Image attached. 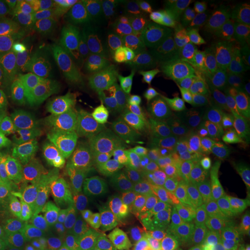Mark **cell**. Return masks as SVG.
Wrapping results in <instances>:
<instances>
[{
    "label": "cell",
    "instance_id": "ffe728a7",
    "mask_svg": "<svg viewBox=\"0 0 250 250\" xmlns=\"http://www.w3.org/2000/svg\"><path fill=\"white\" fill-rule=\"evenodd\" d=\"M121 250H177L171 243L159 241L149 236H136L131 243H128Z\"/></svg>",
    "mask_w": 250,
    "mask_h": 250
},
{
    "label": "cell",
    "instance_id": "44dd1931",
    "mask_svg": "<svg viewBox=\"0 0 250 250\" xmlns=\"http://www.w3.org/2000/svg\"><path fill=\"white\" fill-rule=\"evenodd\" d=\"M200 4L206 14L213 21H215L217 18L221 17L227 10L231 9L235 3L229 0H200Z\"/></svg>",
    "mask_w": 250,
    "mask_h": 250
},
{
    "label": "cell",
    "instance_id": "ba28073f",
    "mask_svg": "<svg viewBox=\"0 0 250 250\" xmlns=\"http://www.w3.org/2000/svg\"><path fill=\"white\" fill-rule=\"evenodd\" d=\"M72 104L53 103L27 107H0V168L35 150L46 123Z\"/></svg>",
    "mask_w": 250,
    "mask_h": 250
},
{
    "label": "cell",
    "instance_id": "8992f818",
    "mask_svg": "<svg viewBox=\"0 0 250 250\" xmlns=\"http://www.w3.org/2000/svg\"><path fill=\"white\" fill-rule=\"evenodd\" d=\"M200 53L217 74L250 72V13L235 3L200 38Z\"/></svg>",
    "mask_w": 250,
    "mask_h": 250
},
{
    "label": "cell",
    "instance_id": "ac0fdd59",
    "mask_svg": "<svg viewBox=\"0 0 250 250\" xmlns=\"http://www.w3.org/2000/svg\"><path fill=\"white\" fill-rule=\"evenodd\" d=\"M236 154L243 177L250 187V96L241 95L236 123Z\"/></svg>",
    "mask_w": 250,
    "mask_h": 250
},
{
    "label": "cell",
    "instance_id": "9a60e30c",
    "mask_svg": "<svg viewBox=\"0 0 250 250\" xmlns=\"http://www.w3.org/2000/svg\"><path fill=\"white\" fill-rule=\"evenodd\" d=\"M99 43L104 65L125 57L150 53H160L172 60L160 22L152 27L103 36Z\"/></svg>",
    "mask_w": 250,
    "mask_h": 250
},
{
    "label": "cell",
    "instance_id": "52a82bcc",
    "mask_svg": "<svg viewBox=\"0 0 250 250\" xmlns=\"http://www.w3.org/2000/svg\"><path fill=\"white\" fill-rule=\"evenodd\" d=\"M171 60L160 53L141 54L107 62L99 85L125 103H143L159 95L170 77Z\"/></svg>",
    "mask_w": 250,
    "mask_h": 250
},
{
    "label": "cell",
    "instance_id": "7c38bea8",
    "mask_svg": "<svg viewBox=\"0 0 250 250\" xmlns=\"http://www.w3.org/2000/svg\"><path fill=\"white\" fill-rule=\"evenodd\" d=\"M161 27L171 57L202 38L214 22L205 13L200 0H163Z\"/></svg>",
    "mask_w": 250,
    "mask_h": 250
},
{
    "label": "cell",
    "instance_id": "603a6c76",
    "mask_svg": "<svg viewBox=\"0 0 250 250\" xmlns=\"http://www.w3.org/2000/svg\"><path fill=\"white\" fill-rule=\"evenodd\" d=\"M36 250H64V248L62 246V243L50 233L49 236H46L45 239L41 242V245L36 248Z\"/></svg>",
    "mask_w": 250,
    "mask_h": 250
},
{
    "label": "cell",
    "instance_id": "3957f363",
    "mask_svg": "<svg viewBox=\"0 0 250 250\" xmlns=\"http://www.w3.org/2000/svg\"><path fill=\"white\" fill-rule=\"evenodd\" d=\"M156 193L141 157L113 150L96 161L83 203V215L121 232L143 236L156 218Z\"/></svg>",
    "mask_w": 250,
    "mask_h": 250
},
{
    "label": "cell",
    "instance_id": "4fadbf2b",
    "mask_svg": "<svg viewBox=\"0 0 250 250\" xmlns=\"http://www.w3.org/2000/svg\"><path fill=\"white\" fill-rule=\"evenodd\" d=\"M50 233L64 250H121L136 238L92 217L74 223L56 221Z\"/></svg>",
    "mask_w": 250,
    "mask_h": 250
},
{
    "label": "cell",
    "instance_id": "d4e9b609",
    "mask_svg": "<svg viewBox=\"0 0 250 250\" xmlns=\"http://www.w3.org/2000/svg\"><path fill=\"white\" fill-rule=\"evenodd\" d=\"M248 93H249V96H250V85H249V88H248V90H246Z\"/></svg>",
    "mask_w": 250,
    "mask_h": 250
},
{
    "label": "cell",
    "instance_id": "5b68a950",
    "mask_svg": "<svg viewBox=\"0 0 250 250\" xmlns=\"http://www.w3.org/2000/svg\"><path fill=\"white\" fill-rule=\"evenodd\" d=\"M47 64L16 52L0 53V107L72 104V90Z\"/></svg>",
    "mask_w": 250,
    "mask_h": 250
},
{
    "label": "cell",
    "instance_id": "2e32d148",
    "mask_svg": "<svg viewBox=\"0 0 250 250\" xmlns=\"http://www.w3.org/2000/svg\"><path fill=\"white\" fill-rule=\"evenodd\" d=\"M81 147L80 139L72 131L50 124L41 131L35 149L46 160H68Z\"/></svg>",
    "mask_w": 250,
    "mask_h": 250
},
{
    "label": "cell",
    "instance_id": "7a4b0ae2",
    "mask_svg": "<svg viewBox=\"0 0 250 250\" xmlns=\"http://www.w3.org/2000/svg\"><path fill=\"white\" fill-rule=\"evenodd\" d=\"M239 99L223 75L197 74L188 82L179 120V138L205 160L232 199H242L250 189L236 154Z\"/></svg>",
    "mask_w": 250,
    "mask_h": 250
},
{
    "label": "cell",
    "instance_id": "7402d4cb",
    "mask_svg": "<svg viewBox=\"0 0 250 250\" xmlns=\"http://www.w3.org/2000/svg\"><path fill=\"white\" fill-rule=\"evenodd\" d=\"M0 250H11V228L9 214L0 199Z\"/></svg>",
    "mask_w": 250,
    "mask_h": 250
},
{
    "label": "cell",
    "instance_id": "5bb4252c",
    "mask_svg": "<svg viewBox=\"0 0 250 250\" xmlns=\"http://www.w3.org/2000/svg\"><path fill=\"white\" fill-rule=\"evenodd\" d=\"M38 38H59L72 42H95L103 38L98 25L78 1H53Z\"/></svg>",
    "mask_w": 250,
    "mask_h": 250
},
{
    "label": "cell",
    "instance_id": "cb8c5ba5",
    "mask_svg": "<svg viewBox=\"0 0 250 250\" xmlns=\"http://www.w3.org/2000/svg\"><path fill=\"white\" fill-rule=\"evenodd\" d=\"M245 4H246V7H248V10H249L250 13V1H245Z\"/></svg>",
    "mask_w": 250,
    "mask_h": 250
},
{
    "label": "cell",
    "instance_id": "9c48e42d",
    "mask_svg": "<svg viewBox=\"0 0 250 250\" xmlns=\"http://www.w3.org/2000/svg\"><path fill=\"white\" fill-rule=\"evenodd\" d=\"M96 163L83 146L68 160H47L49 193L54 217L83 215V203Z\"/></svg>",
    "mask_w": 250,
    "mask_h": 250
},
{
    "label": "cell",
    "instance_id": "30bf717a",
    "mask_svg": "<svg viewBox=\"0 0 250 250\" xmlns=\"http://www.w3.org/2000/svg\"><path fill=\"white\" fill-rule=\"evenodd\" d=\"M39 49L47 64L62 80L81 89L99 83L104 62L99 41L72 42L59 38H38Z\"/></svg>",
    "mask_w": 250,
    "mask_h": 250
},
{
    "label": "cell",
    "instance_id": "8fae6325",
    "mask_svg": "<svg viewBox=\"0 0 250 250\" xmlns=\"http://www.w3.org/2000/svg\"><path fill=\"white\" fill-rule=\"evenodd\" d=\"M103 36L152 27L161 21L163 4L153 0H78Z\"/></svg>",
    "mask_w": 250,
    "mask_h": 250
},
{
    "label": "cell",
    "instance_id": "e0dca14e",
    "mask_svg": "<svg viewBox=\"0 0 250 250\" xmlns=\"http://www.w3.org/2000/svg\"><path fill=\"white\" fill-rule=\"evenodd\" d=\"M29 34V25L14 3L0 1V53L11 52Z\"/></svg>",
    "mask_w": 250,
    "mask_h": 250
},
{
    "label": "cell",
    "instance_id": "277c9868",
    "mask_svg": "<svg viewBox=\"0 0 250 250\" xmlns=\"http://www.w3.org/2000/svg\"><path fill=\"white\" fill-rule=\"evenodd\" d=\"M0 199L9 214L11 250H36L54 218L47 160L36 149L0 168Z\"/></svg>",
    "mask_w": 250,
    "mask_h": 250
},
{
    "label": "cell",
    "instance_id": "6da1fadb",
    "mask_svg": "<svg viewBox=\"0 0 250 250\" xmlns=\"http://www.w3.org/2000/svg\"><path fill=\"white\" fill-rule=\"evenodd\" d=\"M161 174L190 228L214 250H249L248 228L213 170L178 135L154 142Z\"/></svg>",
    "mask_w": 250,
    "mask_h": 250
},
{
    "label": "cell",
    "instance_id": "d6986e66",
    "mask_svg": "<svg viewBox=\"0 0 250 250\" xmlns=\"http://www.w3.org/2000/svg\"><path fill=\"white\" fill-rule=\"evenodd\" d=\"M50 0H18L14 1L16 7L20 10L22 17L25 18L29 27L41 28L45 25L46 20L52 10Z\"/></svg>",
    "mask_w": 250,
    "mask_h": 250
}]
</instances>
